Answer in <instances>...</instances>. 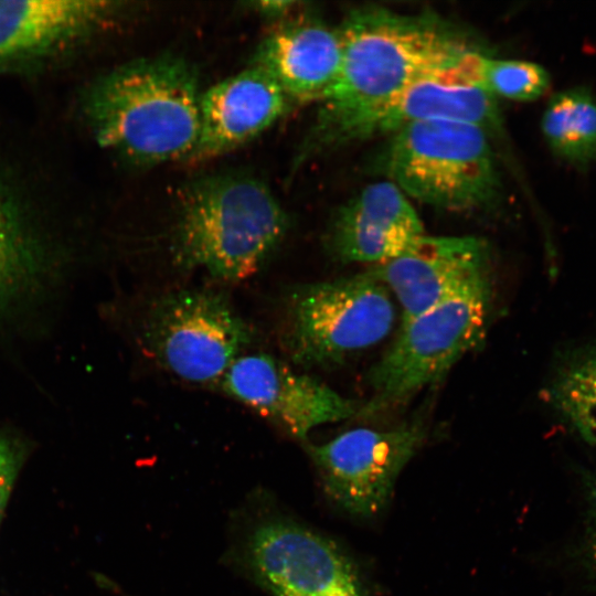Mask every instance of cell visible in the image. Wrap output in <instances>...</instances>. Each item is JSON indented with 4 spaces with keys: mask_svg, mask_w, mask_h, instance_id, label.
Returning <instances> with one entry per match:
<instances>
[{
    "mask_svg": "<svg viewBox=\"0 0 596 596\" xmlns=\"http://www.w3.org/2000/svg\"><path fill=\"white\" fill-rule=\"evenodd\" d=\"M198 73L172 54L134 60L97 77L82 97L98 145L140 166L190 159L200 135Z\"/></svg>",
    "mask_w": 596,
    "mask_h": 596,
    "instance_id": "cell-1",
    "label": "cell"
},
{
    "mask_svg": "<svg viewBox=\"0 0 596 596\" xmlns=\"http://www.w3.org/2000/svg\"><path fill=\"white\" fill-rule=\"evenodd\" d=\"M338 31L339 73L319 102L313 127L379 105L479 51L465 31L440 17L380 6L351 9Z\"/></svg>",
    "mask_w": 596,
    "mask_h": 596,
    "instance_id": "cell-2",
    "label": "cell"
},
{
    "mask_svg": "<svg viewBox=\"0 0 596 596\" xmlns=\"http://www.w3.org/2000/svg\"><path fill=\"white\" fill-rule=\"evenodd\" d=\"M288 217L268 185L245 173L195 181L181 201L177 263L224 280L255 274L283 241Z\"/></svg>",
    "mask_w": 596,
    "mask_h": 596,
    "instance_id": "cell-3",
    "label": "cell"
},
{
    "mask_svg": "<svg viewBox=\"0 0 596 596\" xmlns=\"http://www.w3.org/2000/svg\"><path fill=\"white\" fill-rule=\"evenodd\" d=\"M382 168L407 198L448 212L492 206L501 179L489 132L473 124L429 120L387 137Z\"/></svg>",
    "mask_w": 596,
    "mask_h": 596,
    "instance_id": "cell-4",
    "label": "cell"
},
{
    "mask_svg": "<svg viewBox=\"0 0 596 596\" xmlns=\"http://www.w3.org/2000/svg\"><path fill=\"white\" fill-rule=\"evenodd\" d=\"M491 300L489 278L402 322L397 338L369 372L371 396L356 416L371 417L439 381L481 343Z\"/></svg>",
    "mask_w": 596,
    "mask_h": 596,
    "instance_id": "cell-5",
    "label": "cell"
},
{
    "mask_svg": "<svg viewBox=\"0 0 596 596\" xmlns=\"http://www.w3.org/2000/svg\"><path fill=\"white\" fill-rule=\"evenodd\" d=\"M395 308L389 289L369 269L300 286L287 306L284 342L302 366H336L383 341Z\"/></svg>",
    "mask_w": 596,
    "mask_h": 596,
    "instance_id": "cell-6",
    "label": "cell"
},
{
    "mask_svg": "<svg viewBox=\"0 0 596 596\" xmlns=\"http://www.w3.org/2000/svg\"><path fill=\"white\" fill-rule=\"evenodd\" d=\"M479 53L466 54L453 65L416 81L379 105L323 126H311L297 161L348 143L387 138L408 125L422 121H464L488 132L494 131L500 125V116L494 97L479 82Z\"/></svg>",
    "mask_w": 596,
    "mask_h": 596,
    "instance_id": "cell-7",
    "label": "cell"
},
{
    "mask_svg": "<svg viewBox=\"0 0 596 596\" xmlns=\"http://www.w3.org/2000/svg\"><path fill=\"white\" fill-rule=\"evenodd\" d=\"M145 329L159 362L195 383L222 379L251 340L248 326L227 299L206 289H185L161 298Z\"/></svg>",
    "mask_w": 596,
    "mask_h": 596,
    "instance_id": "cell-8",
    "label": "cell"
},
{
    "mask_svg": "<svg viewBox=\"0 0 596 596\" xmlns=\"http://www.w3.org/2000/svg\"><path fill=\"white\" fill-rule=\"evenodd\" d=\"M423 414L385 429L352 428L333 439L308 444L328 497L345 513L370 519L390 502L398 475L425 443Z\"/></svg>",
    "mask_w": 596,
    "mask_h": 596,
    "instance_id": "cell-9",
    "label": "cell"
},
{
    "mask_svg": "<svg viewBox=\"0 0 596 596\" xmlns=\"http://www.w3.org/2000/svg\"><path fill=\"white\" fill-rule=\"evenodd\" d=\"M243 558L254 581L273 596H369L352 558L291 519L259 521L247 535Z\"/></svg>",
    "mask_w": 596,
    "mask_h": 596,
    "instance_id": "cell-10",
    "label": "cell"
},
{
    "mask_svg": "<svg viewBox=\"0 0 596 596\" xmlns=\"http://www.w3.org/2000/svg\"><path fill=\"white\" fill-rule=\"evenodd\" d=\"M221 380L230 396L302 440L318 426L356 416L361 406L265 353L240 355Z\"/></svg>",
    "mask_w": 596,
    "mask_h": 596,
    "instance_id": "cell-11",
    "label": "cell"
},
{
    "mask_svg": "<svg viewBox=\"0 0 596 596\" xmlns=\"http://www.w3.org/2000/svg\"><path fill=\"white\" fill-rule=\"evenodd\" d=\"M491 253L476 236L417 238L395 258L369 272L402 308V322L468 287L491 278Z\"/></svg>",
    "mask_w": 596,
    "mask_h": 596,
    "instance_id": "cell-12",
    "label": "cell"
},
{
    "mask_svg": "<svg viewBox=\"0 0 596 596\" xmlns=\"http://www.w3.org/2000/svg\"><path fill=\"white\" fill-rule=\"evenodd\" d=\"M107 0L0 1V74L73 52L120 11Z\"/></svg>",
    "mask_w": 596,
    "mask_h": 596,
    "instance_id": "cell-13",
    "label": "cell"
},
{
    "mask_svg": "<svg viewBox=\"0 0 596 596\" xmlns=\"http://www.w3.org/2000/svg\"><path fill=\"white\" fill-rule=\"evenodd\" d=\"M424 235L408 198L391 181L365 187L334 214L327 247L341 263L383 264Z\"/></svg>",
    "mask_w": 596,
    "mask_h": 596,
    "instance_id": "cell-14",
    "label": "cell"
},
{
    "mask_svg": "<svg viewBox=\"0 0 596 596\" xmlns=\"http://www.w3.org/2000/svg\"><path fill=\"white\" fill-rule=\"evenodd\" d=\"M290 104L278 84L253 65L214 84L201 94L200 135L190 159L213 158L251 141Z\"/></svg>",
    "mask_w": 596,
    "mask_h": 596,
    "instance_id": "cell-15",
    "label": "cell"
},
{
    "mask_svg": "<svg viewBox=\"0 0 596 596\" xmlns=\"http://www.w3.org/2000/svg\"><path fill=\"white\" fill-rule=\"evenodd\" d=\"M341 62L338 28L300 18L275 29L258 45L252 65L269 75L290 103L320 102Z\"/></svg>",
    "mask_w": 596,
    "mask_h": 596,
    "instance_id": "cell-16",
    "label": "cell"
},
{
    "mask_svg": "<svg viewBox=\"0 0 596 596\" xmlns=\"http://www.w3.org/2000/svg\"><path fill=\"white\" fill-rule=\"evenodd\" d=\"M45 256V245L26 205L0 175V312L39 283Z\"/></svg>",
    "mask_w": 596,
    "mask_h": 596,
    "instance_id": "cell-17",
    "label": "cell"
},
{
    "mask_svg": "<svg viewBox=\"0 0 596 596\" xmlns=\"http://www.w3.org/2000/svg\"><path fill=\"white\" fill-rule=\"evenodd\" d=\"M543 398L565 425L596 446V341L557 355Z\"/></svg>",
    "mask_w": 596,
    "mask_h": 596,
    "instance_id": "cell-18",
    "label": "cell"
},
{
    "mask_svg": "<svg viewBox=\"0 0 596 596\" xmlns=\"http://www.w3.org/2000/svg\"><path fill=\"white\" fill-rule=\"evenodd\" d=\"M541 127L551 150L575 166L596 160V97L585 88L552 96Z\"/></svg>",
    "mask_w": 596,
    "mask_h": 596,
    "instance_id": "cell-19",
    "label": "cell"
},
{
    "mask_svg": "<svg viewBox=\"0 0 596 596\" xmlns=\"http://www.w3.org/2000/svg\"><path fill=\"white\" fill-rule=\"evenodd\" d=\"M480 84L493 96L530 102L542 96L550 84L549 73L541 65L518 60L477 57Z\"/></svg>",
    "mask_w": 596,
    "mask_h": 596,
    "instance_id": "cell-20",
    "label": "cell"
},
{
    "mask_svg": "<svg viewBox=\"0 0 596 596\" xmlns=\"http://www.w3.org/2000/svg\"><path fill=\"white\" fill-rule=\"evenodd\" d=\"M586 512L583 531L571 557L588 587L596 592V470L585 477Z\"/></svg>",
    "mask_w": 596,
    "mask_h": 596,
    "instance_id": "cell-21",
    "label": "cell"
},
{
    "mask_svg": "<svg viewBox=\"0 0 596 596\" xmlns=\"http://www.w3.org/2000/svg\"><path fill=\"white\" fill-rule=\"evenodd\" d=\"M19 457L8 439L0 436V519L10 497L17 473Z\"/></svg>",
    "mask_w": 596,
    "mask_h": 596,
    "instance_id": "cell-22",
    "label": "cell"
},
{
    "mask_svg": "<svg viewBox=\"0 0 596 596\" xmlns=\"http://www.w3.org/2000/svg\"><path fill=\"white\" fill-rule=\"evenodd\" d=\"M296 4L295 1L285 0L253 2L254 9L266 18H284L291 13Z\"/></svg>",
    "mask_w": 596,
    "mask_h": 596,
    "instance_id": "cell-23",
    "label": "cell"
}]
</instances>
